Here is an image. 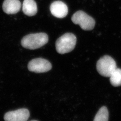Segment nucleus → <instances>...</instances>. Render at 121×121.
Masks as SVG:
<instances>
[{"mask_svg":"<svg viewBox=\"0 0 121 121\" xmlns=\"http://www.w3.org/2000/svg\"><path fill=\"white\" fill-rule=\"evenodd\" d=\"M50 10L52 14L57 18H64L68 14V9L66 4L61 1H55L50 5Z\"/></svg>","mask_w":121,"mask_h":121,"instance_id":"7","label":"nucleus"},{"mask_svg":"<svg viewBox=\"0 0 121 121\" xmlns=\"http://www.w3.org/2000/svg\"><path fill=\"white\" fill-rule=\"evenodd\" d=\"M37 121V120H31V121Z\"/></svg>","mask_w":121,"mask_h":121,"instance_id":"12","label":"nucleus"},{"mask_svg":"<svg viewBox=\"0 0 121 121\" xmlns=\"http://www.w3.org/2000/svg\"><path fill=\"white\" fill-rule=\"evenodd\" d=\"M108 110L105 106H103L95 115L93 121H108Z\"/></svg>","mask_w":121,"mask_h":121,"instance_id":"11","label":"nucleus"},{"mask_svg":"<svg viewBox=\"0 0 121 121\" xmlns=\"http://www.w3.org/2000/svg\"><path fill=\"white\" fill-rule=\"evenodd\" d=\"M117 68L115 61L112 57L108 55L101 57L96 64V69L98 73L106 77H109Z\"/></svg>","mask_w":121,"mask_h":121,"instance_id":"3","label":"nucleus"},{"mask_svg":"<svg viewBox=\"0 0 121 121\" xmlns=\"http://www.w3.org/2000/svg\"><path fill=\"white\" fill-rule=\"evenodd\" d=\"M77 39L71 33H66L56 40V48L59 53L63 54L72 51L75 46Z\"/></svg>","mask_w":121,"mask_h":121,"instance_id":"2","label":"nucleus"},{"mask_svg":"<svg viewBox=\"0 0 121 121\" xmlns=\"http://www.w3.org/2000/svg\"><path fill=\"white\" fill-rule=\"evenodd\" d=\"M22 11L28 16H33L37 12V6L34 0H24L22 4Z\"/></svg>","mask_w":121,"mask_h":121,"instance_id":"9","label":"nucleus"},{"mask_svg":"<svg viewBox=\"0 0 121 121\" xmlns=\"http://www.w3.org/2000/svg\"><path fill=\"white\" fill-rule=\"evenodd\" d=\"M48 37L45 33L30 34L24 36L21 40L22 46L26 49H36L48 43Z\"/></svg>","mask_w":121,"mask_h":121,"instance_id":"1","label":"nucleus"},{"mask_svg":"<svg viewBox=\"0 0 121 121\" xmlns=\"http://www.w3.org/2000/svg\"><path fill=\"white\" fill-rule=\"evenodd\" d=\"M110 82L114 86H121V69L117 68L110 76Z\"/></svg>","mask_w":121,"mask_h":121,"instance_id":"10","label":"nucleus"},{"mask_svg":"<svg viewBox=\"0 0 121 121\" xmlns=\"http://www.w3.org/2000/svg\"><path fill=\"white\" fill-rule=\"evenodd\" d=\"M71 20L73 23L78 25L83 30H91L95 25V20L81 10L74 13L71 17Z\"/></svg>","mask_w":121,"mask_h":121,"instance_id":"4","label":"nucleus"},{"mask_svg":"<svg viewBox=\"0 0 121 121\" xmlns=\"http://www.w3.org/2000/svg\"><path fill=\"white\" fill-rule=\"evenodd\" d=\"M52 67L51 63L42 58L33 59L28 64V69L36 73L47 72L51 69Z\"/></svg>","mask_w":121,"mask_h":121,"instance_id":"5","label":"nucleus"},{"mask_svg":"<svg viewBox=\"0 0 121 121\" xmlns=\"http://www.w3.org/2000/svg\"><path fill=\"white\" fill-rule=\"evenodd\" d=\"M30 117V112L26 108H20L9 111L4 114L5 121H27Z\"/></svg>","mask_w":121,"mask_h":121,"instance_id":"6","label":"nucleus"},{"mask_svg":"<svg viewBox=\"0 0 121 121\" xmlns=\"http://www.w3.org/2000/svg\"><path fill=\"white\" fill-rule=\"evenodd\" d=\"M21 4L19 0H4L2 8L4 13L8 14H15L19 11Z\"/></svg>","mask_w":121,"mask_h":121,"instance_id":"8","label":"nucleus"}]
</instances>
